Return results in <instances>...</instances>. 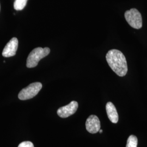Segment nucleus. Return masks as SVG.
Wrapping results in <instances>:
<instances>
[{
  "mask_svg": "<svg viewBox=\"0 0 147 147\" xmlns=\"http://www.w3.org/2000/svg\"><path fill=\"white\" fill-rule=\"evenodd\" d=\"M107 62L111 69L119 76H124L127 72V64L123 53L118 50L112 49L107 53Z\"/></svg>",
  "mask_w": 147,
  "mask_h": 147,
  "instance_id": "f257e3e1",
  "label": "nucleus"
},
{
  "mask_svg": "<svg viewBox=\"0 0 147 147\" xmlns=\"http://www.w3.org/2000/svg\"><path fill=\"white\" fill-rule=\"evenodd\" d=\"M50 53L49 47H37L33 49L29 54L27 59L26 67L28 68H34L37 66L39 62Z\"/></svg>",
  "mask_w": 147,
  "mask_h": 147,
  "instance_id": "f03ea898",
  "label": "nucleus"
},
{
  "mask_svg": "<svg viewBox=\"0 0 147 147\" xmlns=\"http://www.w3.org/2000/svg\"><path fill=\"white\" fill-rule=\"evenodd\" d=\"M42 88L40 82H34L28 85L26 88L22 89L18 95L20 100L30 99L36 96Z\"/></svg>",
  "mask_w": 147,
  "mask_h": 147,
  "instance_id": "7ed1b4c3",
  "label": "nucleus"
},
{
  "mask_svg": "<svg viewBox=\"0 0 147 147\" xmlns=\"http://www.w3.org/2000/svg\"><path fill=\"white\" fill-rule=\"evenodd\" d=\"M125 18L132 27L140 29L142 26V16L140 12L135 8H132L125 13Z\"/></svg>",
  "mask_w": 147,
  "mask_h": 147,
  "instance_id": "20e7f679",
  "label": "nucleus"
},
{
  "mask_svg": "<svg viewBox=\"0 0 147 147\" xmlns=\"http://www.w3.org/2000/svg\"><path fill=\"white\" fill-rule=\"evenodd\" d=\"M78 106V102L73 101L68 105L59 108L57 110V115L61 118H67L76 112Z\"/></svg>",
  "mask_w": 147,
  "mask_h": 147,
  "instance_id": "39448f33",
  "label": "nucleus"
},
{
  "mask_svg": "<svg viewBox=\"0 0 147 147\" xmlns=\"http://www.w3.org/2000/svg\"><path fill=\"white\" fill-rule=\"evenodd\" d=\"M18 47V40L14 37L8 42L4 48L2 56L5 57H10L16 55Z\"/></svg>",
  "mask_w": 147,
  "mask_h": 147,
  "instance_id": "423d86ee",
  "label": "nucleus"
},
{
  "mask_svg": "<svg viewBox=\"0 0 147 147\" xmlns=\"http://www.w3.org/2000/svg\"><path fill=\"white\" fill-rule=\"evenodd\" d=\"M86 127L90 134H96L100 129V121L97 116L91 115L86 122Z\"/></svg>",
  "mask_w": 147,
  "mask_h": 147,
  "instance_id": "0eeeda50",
  "label": "nucleus"
},
{
  "mask_svg": "<svg viewBox=\"0 0 147 147\" xmlns=\"http://www.w3.org/2000/svg\"><path fill=\"white\" fill-rule=\"evenodd\" d=\"M106 110L107 115L113 123H117L118 121V115L116 110V107L111 102H109L106 105Z\"/></svg>",
  "mask_w": 147,
  "mask_h": 147,
  "instance_id": "6e6552de",
  "label": "nucleus"
},
{
  "mask_svg": "<svg viewBox=\"0 0 147 147\" xmlns=\"http://www.w3.org/2000/svg\"><path fill=\"white\" fill-rule=\"evenodd\" d=\"M28 0H16L14 3V8L16 11L22 10L26 5Z\"/></svg>",
  "mask_w": 147,
  "mask_h": 147,
  "instance_id": "1a4fd4ad",
  "label": "nucleus"
},
{
  "mask_svg": "<svg viewBox=\"0 0 147 147\" xmlns=\"http://www.w3.org/2000/svg\"><path fill=\"white\" fill-rule=\"evenodd\" d=\"M138 140L136 136L131 135L127 139L126 147H137Z\"/></svg>",
  "mask_w": 147,
  "mask_h": 147,
  "instance_id": "9d476101",
  "label": "nucleus"
},
{
  "mask_svg": "<svg viewBox=\"0 0 147 147\" xmlns=\"http://www.w3.org/2000/svg\"><path fill=\"white\" fill-rule=\"evenodd\" d=\"M18 147H34L33 143L30 141H25L21 142Z\"/></svg>",
  "mask_w": 147,
  "mask_h": 147,
  "instance_id": "9b49d317",
  "label": "nucleus"
},
{
  "mask_svg": "<svg viewBox=\"0 0 147 147\" xmlns=\"http://www.w3.org/2000/svg\"><path fill=\"white\" fill-rule=\"evenodd\" d=\"M99 131V132H100V133H102V130H101V129H100Z\"/></svg>",
  "mask_w": 147,
  "mask_h": 147,
  "instance_id": "f8f14e48",
  "label": "nucleus"
}]
</instances>
